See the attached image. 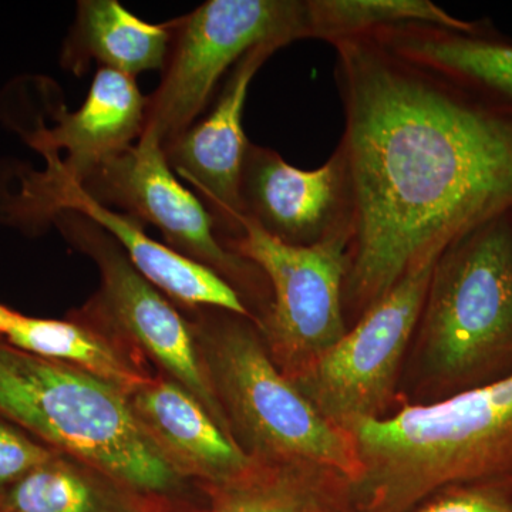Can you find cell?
Wrapping results in <instances>:
<instances>
[{"instance_id":"obj_1","label":"cell","mask_w":512,"mask_h":512,"mask_svg":"<svg viewBox=\"0 0 512 512\" xmlns=\"http://www.w3.org/2000/svg\"><path fill=\"white\" fill-rule=\"evenodd\" d=\"M332 46L349 205L343 308L357 320L414 265L512 215V111L373 35Z\"/></svg>"},{"instance_id":"obj_2","label":"cell","mask_w":512,"mask_h":512,"mask_svg":"<svg viewBox=\"0 0 512 512\" xmlns=\"http://www.w3.org/2000/svg\"><path fill=\"white\" fill-rule=\"evenodd\" d=\"M357 512H409L450 485L512 478V373L349 430Z\"/></svg>"},{"instance_id":"obj_3","label":"cell","mask_w":512,"mask_h":512,"mask_svg":"<svg viewBox=\"0 0 512 512\" xmlns=\"http://www.w3.org/2000/svg\"><path fill=\"white\" fill-rule=\"evenodd\" d=\"M0 414L57 453L92 464L140 493L174 501L190 484L148 439L126 393L3 339Z\"/></svg>"},{"instance_id":"obj_4","label":"cell","mask_w":512,"mask_h":512,"mask_svg":"<svg viewBox=\"0 0 512 512\" xmlns=\"http://www.w3.org/2000/svg\"><path fill=\"white\" fill-rule=\"evenodd\" d=\"M191 323L212 389L248 457L335 468L355 483V440L316 410L272 362L255 320L210 308Z\"/></svg>"},{"instance_id":"obj_5","label":"cell","mask_w":512,"mask_h":512,"mask_svg":"<svg viewBox=\"0 0 512 512\" xmlns=\"http://www.w3.org/2000/svg\"><path fill=\"white\" fill-rule=\"evenodd\" d=\"M421 366L446 396L512 373V215L437 259L417 326Z\"/></svg>"},{"instance_id":"obj_6","label":"cell","mask_w":512,"mask_h":512,"mask_svg":"<svg viewBox=\"0 0 512 512\" xmlns=\"http://www.w3.org/2000/svg\"><path fill=\"white\" fill-rule=\"evenodd\" d=\"M170 25L167 59L147 97L140 137L163 150L197 123L222 76L248 52L309 39L306 2L299 0H208Z\"/></svg>"},{"instance_id":"obj_7","label":"cell","mask_w":512,"mask_h":512,"mask_svg":"<svg viewBox=\"0 0 512 512\" xmlns=\"http://www.w3.org/2000/svg\"><path fill=\"white\" fill-rule=\"evenodd\" d=\"M349 227L301 247L244 221L229 247L264 274L271 301L258 329L272 362L288 380L301 375L349 330L343 292L349 275Z\"/></svg>"},{"instance_id":"obj_8","label":"cell","mask_w":512,"mask_h":512,"mask_svg":"<svg viewBox=\"0 0 512 512\" xmlns=\"http://www.w3.org/2000/svg\"><path fill=\"white\" fill-rule=\"evenodd\" d=\"M439 258L414 265L332 349L291 380L339 429L387 416Z\"/></svg>"},{"instance_id":"obj_9","label":"cell","mask_w":512,"mask_h":512,"mask_svg":"<svg viewBox=\"0 0 512 512\" xmlns=\"http://www.w3.org/2000/svg\"><path fill=\"white\" fill-rule=\"evenodd\" d=\"M50 222L99 266L100 291L80 312L113 330L153 362L161 375L188 390L232 437L190 320L141 276L119 244L94 222L73 211L57 212Z\"/></svg>"},{"instance_id":"obj_10","label":"cell","mask_w":512,"mask_h":512,"mask_svg":"<svg viewBox=\"0 0 512 512\" xmlns=\"http://www.w3.org/2000/svg\"><path fill=\"white\" fill-rule=\"evenodd\" d=\"M80 187L101 204L160 229L168 247L212 269L244 302L248 289L255 295L264 274L222 244L210 212L180 183L156 141L140 138L94 168Z\"/></svg>"},{"instance_id":"obj_11","label":"cell","mask_w":512,"mask_h":512,"mask_svg":"<svg viewBox=\"0 0 512 512\" xmlns=\"http://www.w3.org/2000/svg\"><path fill=\"white\" fill-rule=\"evenodd\" d=\"M60 211L77 212L106 231L141 276L171 301L188 309H218L256 320L241 295L224 278L154 241L140 221L94 200L80 185H20L6 212L13 220L36 225L52 221Z\"/></svg>"},{"instance_id":"obj_12","label":"cell","mask_w":512,"mask_h":512,"mask_svg":"<svg viewBox=\"0 0 512 512\" xmlns=\"http://www.w3.org/2000/svg\"><path fill=\"white\" fill-rule=\"evenodd\" d=\"M282 49L266 43L252 49L229 72L214 109L164 148L173 173L192 187L229 249L242 234V170L249 148L242 119L249 86L266 60ZM231 251V249H229Z\"/></svg>"},{"instance_id":"obj_13","label":"cell","mask_w":512,"mask_h":512,"mask_svg":"<svg viewBox=\"0 0 512 512\" xmlns=\"http://www.w3.org/2000/svg\"><path fill=\"white\" fill-rule=\"evenodd\" d=\"M147 97L136 77L99 67L80 109L59 111L56 124L42 121L22 134L45 157L42 173L25 174L29 187L80 185L103 161L140 140L146 121Z\"/></svg>"},{"instance_id":"obj_14","label":"cell","mask_w":512,"mask_h":512,"mask_svg":"<svg viewBox=\"0 0 512 512\" xmlns=\"http://www.w3.org/2000/svg\"><path fill=\"white\" fill-rule=\"evenodd\" d=\"M245 220L291 245L316 244L349 227L345 168L339 154L299 170L271 148L249 144L242 170Z\"/></svg>"},{"instance_id":"obj_15","label":"cell","mask_w":512,"mask_h":512,"mask_svg":"<svg viewBox=\"0 0 512 512\" xmlns=\"http://www.w3.org/2000/svg\"><path fill=\"white\" fill-rule=\"evenodd\" d=\"M128 400L148 439L187 483L220 484L248 467L251 458L200 400L167 376H151Z\"/></svg>"},{"instance_id":"obj_16","label":"cell","mask_w":512,"mask_h":512,"mask_svg":"<svg viewBox=\"0 0 512 512\" xmlns=\"http://www.w3.org/2000/svg\"><path fill=\"white\" fill-rule=\"evenodd\" d=\"M372 35L397 55L443 74L483 99L512 111V40L481 26L476 32L402 25Z\"/></svg>"},{"instance_id":"obj_17","label":"cell","mask_w":512,"mask_h":512,"mask_svg":"<svg viewBox=\"0 0 512 512\" xmlns=\"http://www.w3.org/2000/svg\"><path fill=\"white\" fill-rule=\"evenodd\" d=\"M201 490L208 512H357L353 481L313 463L251 458L237 476Z\"/></svg>"},{"instance_id":"obj_18","label":"cell","mask_w":512,"mask_h":512,"mask_svg":"<svg viewBox=\"0 0 512 512\" xmlns=\"http://www.w3.org/2000/svg\"><path fill=\"white\" fill-rule=\"evenodd\" d=\"M3 340L30 355L72 366L127 396L153 376L137 350L80 311L64 320L32 318L19 312Z\"/></svg>"},{"instance_id":"obj_19","label":"cell","mask_w":512,"mask_h":512,"mask_svg":"<svg viewBox=\"0 0 512 512\" xmlns=\"http://www.w3.org/2000/svg\"><path fill=\"white\" fill-rule=\"evenodd\" d=\"M195 511V510H192ZM187 511V512H192ZM0 512H181L92 464L56 453L0 494Z\"/></svg>"},{"instance_id":"obj_20","label":"cell","mask_w":512,"mask_h":512,"mask_svg":"<svg viewBox=\"0 0 512 512\" xmlns=\"http://www.w3.org/2000/svg\"><path fill=\"white\" fill-rule=\"evenodd\" d=\"M170 42V22H144L117 0H82L64 42L62 64L77 76L87 63L97 62L136 77L147 70H163Z\"/></svg>"},{"instance_id":"obj_21","label":"cell","mask_w":512,"mask_h":512,"mask_svg":"<svg viewBox=\"0 0 512 512\" xmlns=\"http://www.w3.org/2000/svg\"><path fill=\"white\" fill-rule=\"evenodd\" d=\"M309 39L330 45L375 30L429 25L476 32L483 23L454 18L429 0H306Z\"/></svg>"},{"instance_id":"obj_22","label":"cell","mask_w":512,"mask_h":512,"mask_svg":"<svg viewBox=\"0 0 512 512\" xmlns=\"http://www.w3.org/2000/svg\"><path fill=\"white\" fill-rule=\"evenodd\" d=\"M409 512H512V478L450 485Z\"/></svg>"},{"instance_id":"obj_23","label":"cell","mask_w":512,"mask_h":512,"mask_svg":"<svg viewBox=\"0 0 512 512\" xmlns=\"http://www.w3.org/2000/svg\"><path fill=\"white\" fill-rule=\"evenodd\" d=\"M56 453L0 414V494L28 476L30 471L45 464Z\"/></svg>"},{"instance_id":"obj_24","label":"cell","mask_w":512,"mask_h":512,"mask_svg":"<svg viewBox=\"0 0 512 512\" xmlns=\"http://www.w3.org/2000/svg\"><path fill=\"white\" fill-rule=\"evenodd\" d=\"M18 313L19 312L13 311L12 308H9V306L0 303V339L5 338L6 333H8Z\"/></svg>"},{"instance_id":"obj_25","label":"cell","mask_w":512,"mask_h":512,"mask_svg":"<svg viewBox=\"0 0 512 512\" xmlns=\"http://www.w3.org/2000/svg\"><path fill=\"white\" fill-rule=\"evenodd\" d=\"M192 512H208V510H195V511H192Z\"/></svg>"}]
</instances>
